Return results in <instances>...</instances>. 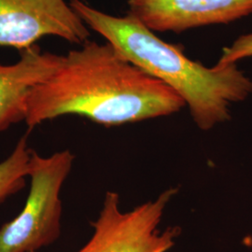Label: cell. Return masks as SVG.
I'll use <instances>...</instances> for the list:
<instances>
[{
	"label": "cell",
	"instance_id": "1",
	"mask_svg": "<svg viewBox=\"0 0 252 252\" xmlns=\"http://www.w3.org/2000/svg\"><path fill=\"white\" fill-rule=\"evenodd\" d=\"M185 106L175 91L108 42L88 40L60 55L54 72L31 91L25 122L32 130L47 121L76 115L110 127L170 116Z\"/></svg>",
	"mask_w": 252,
	"mask_h": 252
},
{
	"label": "cell",
	"instance_id": "2",
	"mask_svg": "<svg viewBox=\"0 0 252 252\" xmlns=\"http://www.w3.org/2000/svg\"><path fill=\"white\" fill-rule=\"evenodd\" d=\"M69 4L84 24L119 54L175 91L202 131L228 122L231 106L252 94V79L236 63L207 67L187 57L181 44L162 40L129 11L117 17L81 0H71Z\"/></svg>",
	"mask_w": 252,
	"mask_h": 252
},
{
	"label": "cell",
	"instance_id": "3",
	"mask_svg": "<svg viewBox=\"0 0 252 252\" xmlns=\"http://www.w3.org/2000/svg\"><path fill=\"white\" fill-rule=\"evenodd\" d=\"M74 160L69 150L48 157L32 152L29 193L18 216L0 227V252H36L60 237V194Z\"/></svg>",
	"mask_w": 252,
	"mask_h": 252
},
{
	"label": "cell",
	"instance_id": "4",
	"mask_svg": "<svg viewBox=\"0 0 252 252\" xmlns=\"http://www.w3.org/2000/svg\"><path fill=\"white\" fill-rule=\"evenodd\" d=\"M179 188L164 189L154 200L124 212L120 195L107 191L98 218L91 225L90 239L76 252H168L181 234L180 226L161 231L165 209L179 193Z\"/></svg>",
	"mask_w": 252,
	"mask_h": 252
},
{
	"label": "cell",
	"instance_id": "5",
	"mask_svg": "<svg viewBox=\"0 0 252 252\" xmlns=\"http://www.w3.org/2000/svg\"><path fill=\"white\" fill-rule=\"evenodd\" d=\"M90 34L64 0H0V47L21 52L52 36L82 45Z\"/></svg>",
	"mask_w": 252,
	"mask_h": 252
},
{
	"label": "cell",
	"instance_id": "6",
	"mask_svg": "<svg viewBox=\"0 0 252 252\" xmlns=\"http://www.w3.org/2000/svg\"><path fill=\"white\" fill-rule=\"evenodd\" d=\"M129 12L153 32L182 33L229 24L252 13V0H127Z\"/></svg>",
	"mask_w": 252,
	"mask_h": 252
},
{
	"label": "cell",
	"instance_id": "7",
	"mask_svg": "<svg viewBox=\"0 0 252 252\" xmlns=\"http://www.w3.org/2000/svg\"><path fill=\"white\" fill-rule=\"evenodd\" d=\"M59 59L36 44L21 51L16 63H0V134L26 121L31 91L54 72Z\"/></svg>",
	"mask_w": 252,
	"mask_h": 252
},
{
	"label": "cell",
	"instance_id": "8",
	"mask_svg": "<svg viewBox=\"0 0 252 252\" xmlns=\"http://www.w3.org/2000/svg\"><path fill=\"white\" fill-rule=\"evenodd\" d=\"M24 135L8 158L0 162V204L26 187V179L31 171L32 152Z\"/></svg>",
	"mask_w": 252,
	"mask_h": 252
},
{
	"label": "cell",
	"instance_id": "9",
	"mask_svg": "<svg viewBox=\"0 0 252 252\" xmlns=\"http://www.w3.org/2000/svg\"><path fill=\"white\" fill-rule=\"evenodd\" d=\"M252 56V33L240 36L232 45L223 49L219 64L236 63L237 61Z\"/></svg>",
	"mask_w": 252,
	"mask_h": 252
}]
</instances>
